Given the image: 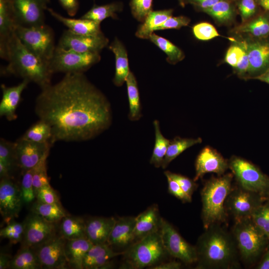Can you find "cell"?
Here are the masks:
<instances>
[{"instance_id":"1","label":"cell","mask_w":269,"mask_h":269,"mask_svg":"<svg viewBox=\"0 0 269 269\" xmlns=\"http://www.w3.org/2000/svg\"><path fill=\"white\" fill-rule=\"evenodd\" d=\"M35 112L51 127L52 145L58 140L94 138L112 121L108 99L83 73H66L57 83L41 88Z\"/></svg>"},{"instance_id":"2","label":"cell","mask_w":269,"mask_h":269,"mask_svg":"<svg viewBox=\"0 0 269 269\" xmlns=\"http://www.w3.org/2000/svg\"><path fill=\"white\" fill-rule=\"evenodd\" d=\"M195 246L199 269H231L240 267L239 252L232 233L216 224L205 229Z\"/></svg>"},{"instance_id":"3","label":"cell","mask_w":269,"mask_h":269,"mask_svg":"<svg viewBox=\"0 0 269 269\" xmlns=\"http://www.w3.org/2000/svg\"><path fill=\"white\" fill-rule=\"evenodd\" d=\"M6 60L8 64L3 70L5 74H12L33 82L41 88L51 84L53 73L49 63L27 49L15 33L7 47Z\"/></svg>"},{"instance_id":"4","label":"cell","mask_w":269,"mask_h":269,"mask_svg":"<svg viewBox=\"0 0 269 269\" xmlns=\"http://www.w3.org/2000/svg\"><path fill=\"white\" fill-rule=\"evenodd\" d=\"M233 178V174H224L211 178L202 188L201 217L205 229L212 225L226 222L228 214L225 202L232 189Z\"/></svg>"},{"instance_id":"5","label":"cell","mask_w":269,"mask_h":269,"mask_svg":"<svg viewBox=\"0 0 269 269\" xmlns=\"http://www.w3.org/2000/svg\"><path fill=\"white\" fill-rule=\"evenodd\" d=\"M126 251L123 254L125 267L130 269L152 266L168 255L162 244L159 230L135 241Z\"/></svg>"},{"instance_id":"6","label":"cell","mask_w":269,"mask_h":269,"mask_svg":"<svg viewBox=\"0 0 269 269\" xmlns=\"http://www.w3.org/2000/svg\"><path fill=\"white\" fill-rule=\"evenodd\" d=\"M232 234L239 254L248 264L252 263L266 250L269 240L251 217L235 221Z\"/></svg>"},{"instance_id":"7","label":"cell","mask_w":269,"mask_h":269,"mask_svg":"<svg viewBox=\"0 0 269 269\" xmlns=\"http://www.w3.org/2000/svg\"><path fill=\"white\" fill-rule=\"evenodd\" d=\"M15 32L27 49L49 63L56 47L50 26L45 24L29 27L17 25Z\"/></svg>"},{"instance_id":"8","label":"cell","mask_w":269,"mask_h":269,"mask_svg":"<svg viewBox=\"0 0 269 269\" xmlns=\"http://www.w3.org/2000/svg\"><path fill=\"white\" fill-rule=\"evenodd\" d=\"M229 165L239 186L265 197L269 196V177L257 166L236 156L230 159Z\"/></svg>"},{"instance_id":"9","label":"cell","mask_w":269,"mask_h":269,"mask_svg":"<svg viewBox=\"0 0 269 269\" xmlns=\"http://www.w3.org/2000/svg\"><path fill=\"white\" fill-rule=\"evenodd\" d=\"M101 60L99 52H78L56 46L49 67L52 72L83 73Z\"/></svg>"},{"instance_id":"10","label":"cell","mask_w":269,"mask_h":269,"mask_svg":"<svg viewBox=\"0 0 269 269\" xmlns=\"http://www.w3.org/2000/svg\"><path fill=\"white\" fill-rule=\"evenodd\" d=\"M159 231L164 248L169 255L185 264L197 262L196 247L187 242L169 223L162 218Z\"/></svg>"},{"instance_id":"11","label":"cell","mask_w":269,"mask_h":269,"mask_svg":"<svg viewBox=\"0 0 269 269\" xmlns=\"http://www.w3.org/2000/svg\"><path fill=\"white\" fill-rule=\"evenodd\" d=\"M24 235L21 247L34 249L58 234V223L49 222L30 211L23 221Z\"/></svg>"},{"instance_id":"12","label":"cell","mask_w":269,"mask_h":269,"mask_svg":"<svg viewBox=\"0 0 269 269\" xmlns=\"http://www.w3.org/2000/svg\"><path fill=\"white\" fill-rule=\"evenodd\" d=\"M266 199L267 198L257 193L239 186L232 188L226 200L225 208L228 214L237 221L251 217Z\"/></svg>"},{"instance_id":"13","label":"cell","mask_w":269,"mask_h":269,"mask_svg":"<svg viewBox=\"0 0 269 269\" xmlns=\"http://www.w3.org/2000/svg\"><path fill=\"white\" fill-rule=\"evenodd\" d=\"M17 25L29 27L45 24L50 0H9Z\"/></svg>"},{"instance_id":"14","label":"cell","mask_w":269,"mask_h":269,"mask_svg":"<svg viewBox=\"0 0 269 269\" xmlns=\"http://www.w3.org/2000/svg\"><path fill=\"white\" fill-rule=\"evenodd\" d=\"M109 39L103 33L82 35L69 29L65 30L59 39L57 47L78 52H99L108 46Z\"/></svg>"},{"instance_id":"15","label":"cell","mask_w":269,"mask_h":269,"mask_svg":"<svg viewBox=\"0 0 269 269\" xmlns=\"http://www.w3.org/2000/svg\"><path fill=\"white\" fill-rule=\"evenodd\" d=\"M65 239L58 233L47 242L33 249L42 269H65L69 267L65 254Z\"/></svg>"},{"instance_id":"16","label":"cell","mask_w":269,"mask_h":269,"mask_svg":"<svg viewBox=\"0 0 269 269\" xmlns=\"http://www.w3.org/2000/svg\"><path fill=\"white\" fill-rule=\"evenodd\" d=\"M23 204L20 186L10 177L0 179V212L6 224L18 216Z\"/></svg>"},{"instance_id":"17","label":"cell","mask_w":269,"mask_h":269,"mask_svg":"<svg viewBox=\"0 0 269 269\" xmlns=\"http://www.w3.org/2000/svg\"><path fill=\"white\" fill-rule=\"evenodd\" d=\"M17 167L23 171L32 169L49 153L50 142L38 143L20 138L14 142Z\"/></svg>"},{"instance_id":"18","label":"cell","mask_w":269,"mask_h":269,"mask_svg":"<svg viewBox=\"0 0 269 269\" xmlns=\"http://www.w3.org/2000/svg\"><path fill=\"white\" fill-rule=\"evenodd\" d=\"M195 181L208 173H214L218 176L222 175L229 168V161L217 150L209 146L203 148L199 153L195 161Z\"/></svg>"},{"instance_id":"19","label":"cell","mask_w":269,"mask_h":269,"mask_svg":"<svg viewBox=\"0 0 269 269\" xmlns=\"http://www.w3.org/2000/svg\"><path fill=\"white\" fill-rule=\"evenodd\" d=\"M135 217L127 216L116 220L107 243L114 249L130 247L134 241Z\"/></svg>"},{"instance_id":"20","label":"cell","mask_w":269,"mask_h":269,"mask_svg":"<svg viewBox=\"0 0 269 269\" xmlns=\"http://www.w3.org/2000/svg\"><path fill=\"white\" fill-rule=\"evenodd\" d=\"M247 49L249 60L248 78L254 79L269 69V42L247 43Z\"/></svg>"},{"instance_id":"21","label":"cell","mask_w":269,"mask_h":269,"mask_svg":"<svg viewBox=\"0 0 269 269\" xmlns=\"http://www.w3.org/2000/svg\"><path fill=\"white\" fill-rule=\"evenodd\" d=\"M17 24L9 0H0V56L6 60L8 43Z\"/></svg>"},{"instance_id":"22","label":"cell","mask_w":269,"mask_h":269,"mask_svg":"<svg viewBox=\"0 0 269 269\" xmlns=\"http://www.w3.org/2000/svg\"><path fill=\"white\" fill-rule=\"evenodd\" d=\"M29 82L23 80L19 84L12 87L1 85L2 98L0 103V116L9 121L17 118L16 110L21 99V95Z\"/></svg>"},{"instance_id":"23","label":"cell","mask_w":269,"mask_h":269,"mask_svg":"<svg viewBox=\"0 0 269 269\" xmlns=\"http://www.w3.org/2000/svg\"><path fill=\"white\" fill-rule=\"evenodd\" d=\"M116 220L112 217L89 218L86 221L87 238L93 245L107 243Z\"/></svg>"},{"instance_id":"24","label":"cell","mask_w":269,"mask_h":269,"mask_svg":"<svg viewBox=\"0 0 269 269\" xmlns=\"http://www.w3.org/2000/svg\"><path fill=\"white\" fill-rule=\"evenodd\" d=\"M123 254L115 251L108 243L93 245L85 256L83 269H105L112 259Z\"/></svg>"},{"instance_id":"25","label":"cell","mask_w":269,"mask_h":269,"mask_svg":"<svg viewBox=\"0 0 269 269\" xmlns=\"http://www.w3.org/2000/svg\"><path fill=\"white\" fill-rule=\"evenodd\" d=\"M161 218H159L157 207L153 205L135 217L134 230V241L160 229Z\"/></svg>"},{"instance_id":"26","label":"cell","mask_w":269,"mask_h":269,"mask_svg":"<svg viewBox=\"0 0 269 269\" xmlns=\"http://www.w3.org/2000/svg\"><path fill=\"white\" fill-rule=\"evenodd\" d=\"M93 245L87 238L65 240V254L69 268L83 269L84 259Z\"/></svg>"},{"instance_id":"27","label":"cell","mask_w":269,"mask_h":269,"mask_svg":"<svg viewBox=\"0 0 269 269\" xmlns=\"http://www.w3.org/2000/svg\"><path fill=\"white\" fill-rule=\"evenodd\" d=\"M47 10L54 18L75 33L92 35L103 33L101 29L100 23L82 18L75 19L66 17L50 8H47Z\"/></svg>"},{"instance_id":"28","label":"cell","mask_w":269,"mask_h":269,"mask_svg":"<svg viewBox=\"0 0 269 269\" xmlns=\"http://www.w3.org/2000/svg\"><path fill=\"white\" fill-rule=\"evenodd\" d=\"M109 48L115 57V72L113 81L116 86L120 87L126 82L130 72L127 51L123 43L117 38H115Z\"/></svg>"},{"instance_id":"29","label":"cell","mask_w":269,"mask_h":269,"mask_svg":"<svg viewBox=\"0 0 269 269\" xmlns=\"http://www.w3.org/2000/svg\"><path fill=\"white\" fill-rule=\"evenodd\" d=\"M58 233L65 240L87 238L86 221L80 217L67 214L58 222Z\"/></svg>"},{"instance_id":"30","label":"cell","mask_w":269,"mask_h":269,"mask_svg":"<svg viewBox=\"0 0 269 269\" xmlns=\"http://www.w3.org/2000/svg\"><path fill=\"white\" fill-rule=\"evenodd\" d=\"M172 13L173 10L171 9L152 10L138 27L135 36L141 39H149L158 26L172 16Z\"/></svg>"},{"instance_id":"31","label":"cell","mask_w":269,"mask_h":269,"mask_svg":"<svg viewBox=\"0 0 269 269\" xmlns=\"http://www.w3.org/2000/svg\"><path fill=\"white\" fill-rule=\"evenodd\" d=\"M126 82L129 105V119L131 121H137L142 116L141 106L137 81L132 72H130Z\"/></svg>"},{"instance_id":"32","label":"cell","mask_w":269,"mask_h":269,"mask_svg":"<svg viewBox=\"0 0 269 269\" xmlns=\"http://www.w3.org/2000/svg\"><path fill=\"white\" fill-rule=\"evenodd\" d=\"M8 269H42V267L35 252L32 249L21 247L10 261Z\"/></svg>"},{"instance_id":"33","label":"cell","mask_w":269,"mask_h":269,"mask_svg":"<svg viewBox=\"0 0 269 269\" xmlns=\"http://www.w3.org/2000/svg\"><path fill=\"white\" fill-rule=\"evenodd\" d=\"M202 139L200 137L182 138L176 136L172 140H170L165 157L162 162L161 167L165 168L178 155L188 148L200 143Z\"/></svg>"},{"instance_id":"34","label":"cell","mask_w":269,"mask_h":269,"mask_svg":"<svg viewBox=\"0 0 269 269\" xmlns=\"http://www.w3.org/2000/svg\"><path fill=\"white\" fill-rule=\"evenodd\" d=\"M122 3L119 2H114L101 5H94L81 18L101 23L109 17L117 18V12L122 11Z\"/></svg>"},{"instance_id":"35","label":"cell","mask_w":269,"mask_h":269,"mask_svg":"<svg viewBox=\"0 0 269 269\" xmlns=\"http://www.w3.org/2000/svg\"><path fill=\"white\" fill-rule=\"evenodd\" d=\"M30 211L35 213L46 220L58 223L67 215L61 204H49L36 200L32 204Z\"/></svg>"},{"instance_id":"36","label":"cell","mask_w":269,"mask_h":269,"mask_svg":"<svg viewBox=\"0 0 269 269\" xmlns=\"http://www.w3.org/2000/svg\"><path fill=\"white\" fill-rule=\"evenodd\" d=\"M236 30L249 34L255 37L263 38L269 36V17L261 15L239 26Z\"/></svg>"},{"instance_id":"37","label":"cell","mask_w":269,"mask_h":269,"mask_svg":"<svg viewBox=\"0 0 269 269\" xmlns=\"http://www.w3.org/2000/svg\"><path fill=\"white\" fill-rule=\"evenodd\" d=\"M153 124L155 133V142L149 162L150 164L158 168L161 167L170 140L163 135L158 120H154Z\"/></svg>"},{"instance_id":"38","label":"cell","mask_w":269,"mask_h":269,"mask_svg":"<svg viewBox=\"0 0 269 269\" xmlns=\"http://www.w3.org/2000/svg\"><path fill=\"white\" fill-rule=\"evenodd\" d=\"M149 39L166 54V60L169 63L175 64L184 59L183 51L165 38L153 33Z\"/></svg>"},{"instance_id":"39","label":"cell","mask_w":269,"mask_h":269,"mask_svg":"<svg viewBox=\"0 0 269 269\" xmlns=\"http://www.w3.org/2000/svg\"><path fill=\"white\" fill-rule=\"evenodd\" d=\"M21 138L38 143H51V127L47 123L39 120L26 131Z\"/></svg>"},{"instance_id":"40","label":"cell","mask_w":269,"mask_h":269,"mask_svg":"<svg viewBox=\"0 0 269 269\" xmlns=\"http://www.w3.org/2000/svg\"><path fill=\"white\" fill-rule=\"evenodd\" d=\"M203 11L222 23L230 20L233 15L232 6L227 0H221Z\"/></svg>"},{"instance_id":"41","label":"cell","mask_w":269,"mask_h":269,"mask_svg":"<svg viewBox=\"0 0 269 269\" xmlns=\"http://www.w3.org/2000/svg\"><path fill=\"white\" fill-rule=\"evenodd\" d=\"M23 222L19 223L12 220L0 230V236L9 241L11 244H15L22 242L24 235Z\"/></svg>"},{"instance_id":"42","label":"cell","mask_w":269,"mask_h":269,"mask_svg":"<svg viewBox=\"0 0 269 269\" xmlns=\"http://www.w3.org/2000/svg\"><path fill=\"white\" fill-rule=\"evenodd\" d=\"M48 155H45L32 169L33 186L35 196L41 188L50 184L46 169V159Z\"/></svg>"},{"instance_id":"43","label":"cell","mask_w":269,"mask_h":269,"mask_svg":"<svg viewBox=\"0 0 269 269\" xmlns=\"http://www.w3.org/2000/svg\"><path fill=\"white\" fill-rule=\"evenodd\" d=\"M0 163L6 167L11 172L17 166L14 142L1 138L0 141Z\"/></svg>"},{"instance_id":"44","label":"cell","mask_w":269,"mask_h":269,"mask_svg":"<svg viewBox=\"0 0 269 269\" xmlns=\"http://www.w3.org/2000/svg\"><path fill=\"white\" fill-rule=\"evenodd\" d=\"M251 218L269 240V199L259 207L253 213Z\"/></svg>"},{"instance_id":"45","label":"cell","mask_w":269,"mask_h":269,"mask_svg":"<svg viewBox=\"0 0 269 269\" xmlns=\"http://www.w3.org/2000/svg\"><path fill=\"white\" fill-rule=\"evenodd\" d=\"M20 188L24 204L31 203L36 199L33 186L32 169L23 171Z\"/></svg>"},{"instance_id":"46","label":"cell","mask_w":269,"mask_h":269,"mask_svg":"<svg viewBox=\"0 0 269 269\" xmlns=\"http://www.w3.org/2000/svg\"><path fill=\"white\" fill-rule=\"evenodd\" d=\"M153 0H131L130 6L133 16L138 21L143 22L152 11Z\"/></svg>"},{"instance_id":"47","label":"cell","mask_w":269,"mask_h":269,"mask_svg":"<svg viewBox=\"0 0 269 269\" xmlns=\"http://www.w3.org/2000/svg\"><path fill=\"white\" fill-rule=\"evenodd\" d=\"M194 36L201 40H208L220 35L215 27L208 22H201L195 25L193 27Z\"/></svg>"},{"instance_id":"48","label":"cell","mask_w":269,"mask_h":269,"mask_svg":"<svg viewBox=\"0 0 269 269\" xmlns=\"http://www.w3.org/2000/svg\"><path fill=\"white\" fill-rule=\"evenodd\" d=\"M245 51V42H242L240 45L231 46L226 52L225 62L234 68H236L242 60Z\"/></svg>"},{"instance_id":"49","label":"cell","mask_w":269,"mask_h":269,"mask_svg":"<svg viewBox=\"0 0 269 269\" xmlns=\"http://www.w3.org/2000/svg\"><path fill=\"white\" fill-rule=\"evenodd\" d=\"M164 173L165 176H168L176 180L184 192L189 196L192 197L194 191L197 187V185L194 180L169 171H165Z\"/></svg>"},{"instance_id":"50","label":"cell","mask_w":269,"mask_h":269,"mask_svg":"<svg viewBox=\"0 0 269 269\" xmlns=\"http://www.w3.org/2000/svg\"><path fill=\"white\" fill-rule=\"evenodd\" d=\"M36 200L49 204H60L59 199L56 191L50 185L41 188L36 195Z\"/></svg>"},{"instance_id":"51","label":"cell","mask_w":269,"mask_h":269,"mask_svg":"<svg viewBox=\"0 0 269 269\" xmlns=\"http://www.w3.org/2000/svg\"><path fill=\"white\" fill-rule=\"evenodd\" d=\"M190 21V19L186 16H171L158 26L156 30L168 29H179L183 26L188 25Z\"/></svg>"},{"instance_id":"52","label":"cell","mask_w":269,"mask_h":269,"mask_svg":"<svg viewBox=\"0 0 269 269\" xmlns=\"http://www.w3.org/2000/svg\"><path fill=\"white\" fill-rule=\"evenodd\" d=\"M168 183L169 192L183 202H190L192 197L187 195L178 182L168 176H165Z\"/></svg>"},{"instance_id":"53","label":"cell","mask_w":269,"mask_h":269,"mask_svg":"<svg viewBox=\"0 0 269 269\" xmlns=\"http://www.w3.org/2000/svg\"><path fill=\"white\" fill-rule=\"evenodd\" d=\"M238 7L243 22L251 17L257 10V4L255 0H241Z\"/></svg>"},{"instance_id":"54","label":"cell","mask_w":269,"mask_h":269,"mask_svg":"<svg viewBox=\"0 0 269 269\" xmlns=\"http://www.w3.org/2000/svg\"><path fill=\"white\" fill-rule=\"evenodd\" d=\"M61 6L70 16H74L77 13L79 3L78 0H58Z\"/></svg>"},{"instance_id":"55","label":"cell","mask_w":269,"mask_h":269,"mask_svg":"<svg viewBox=\"0 0 269 269\" xmlns=\"http://www.w3.org/2000/svg\"><path fill=\"white\" fill-rule=\"evenodd\" d=\"M221 0H183L185 3H190L195 7L204 10L209 8Z\"/></svg>"},{"instance_id":"56","label":"cell","mask_w":269,"mask_h":269,"mask_svg":"<svg viewBox=\"0 0 269 269\" xmlns=\"http://www.w3.org/2000/svg\"><path fill=\"white\" fill-rule=\"evenodd\" d=\"M181 264L180 263L172 261L165 263H162L158 265H155L153 268L150 269H179L181 268Z\"/></svg>"},{"instance_id":"57","label":"cell","mask_w":269,"mask_h":269,"mask_svg":"<svg viewBox=\"0 0 269 269\" xmlns=\"http://www.w3.org/2000/svg\"><path fill=\"white\" fill-rule=\"evenodd\" d=\"M12 258L10 255L1 252L0 254V269H8Z\"/></svg>"},{"instance_id":"58","label":"cell","mask_w":269,"mask_h":269,"mask_svg":"<svg viewBox=\"0 0 269 269\" xmlns=\"http://www.w3.org/2000/svg\"><path fill=\"white\" fill-rule=\"evenodd\" d=\"M266 250L263 258L257 268L258 269H269V243Z\"/></svg>"},{"instance_id":"59","label":"cell","mask_w":269,"mask_h":269,"mask_svg":"<svg viewBox=\"0 0 269 269\" xmlns=\"http://www.w3.org/2000/svg\"><path fill=\"white\" fill-rule=\"evenodd\" d=\"M254 79L267 83L269 84V69Z\"/></svg>"},{"instance_id":"60","label":"cell","mask_w":269,"mask_h":269,"mask_svg":"<svg viewBox=\"0 0 269 269\" xmlns=\"http://www.w3.org/2000/svg\"><path fill=\"white\" fill-rule=\"evenodd\" d=\"M258 3L265 10L269 11V0H258Z\"/></svg>"},{"instance_id":"61","label":"cell","mask_w":269,"mask_h":269,"mask_svg":"<svg viewBox=\"0 0 269 269\" xmlns=\"http://www.w3.org/2000/svg\"><path fill=\"white\" fill-rule=\"evenodd\" d=\"M179 1V2L180 3V4L182 6H184V3L183 2V0H178Z\"/></svg>"}]
</instances>
